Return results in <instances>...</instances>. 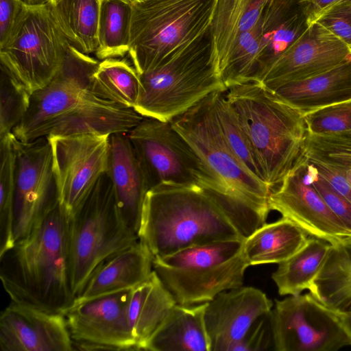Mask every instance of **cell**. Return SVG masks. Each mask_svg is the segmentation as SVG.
Returning a JSON list of instances; mask_svg holds the SVG:
<instances>
[{
	"label": "cell",
	"instance_id": "obj_13",
	"mask_svg": "<svg viewBox=\"0 0 351 351\" xmlns=\"http://www.w3.org/2000/svg\"><path fill=\"white\" fill-rule=\"evenodd\" d=\"M109 134L80 133L48 136L60 206L69 217L107 172Z\"/></svg>",
	"mask_w": 351,
	"mask_h": 351
},
{
	"label": "cell",
	"instance_id": "obj_17",
	"mask_svg": "<svg viewBox=\"0 0 351 351\" xmlns=\"http://www.w3.org/2000/svg\"><path fill=\"white\" fill-rule=\"evenodd\" d=\"M351 60V51L337 36L316 22L273 64L261 83L271 90L306 80Z\"/></svg>",
	"mask_w": 351,
	"mask_h": 351
},
{
	"label": "cell",
	"instance_id": "obj_40",
	"mask_svg": "<svg viewBox=\"0 0 351 351\" xmlns=\"http://www.w3.org/2000/svg\"><path fill=\"white\" fill-rule=\"evenodd\" d=\"M269 315L259 318L231 351L267 350L271 341H273Z\"/></svg>",
	"mask_w": 351,
	"mask_h": 351
},
{
	"label": "cell",
	"instance_id": "obj_41",
	"mask_svg": "<svg viewBox=\"0 0 351 351\" xmlns=\"http://www.w3.org/2000/svg\"><path fill=\"white\" fill-rule=\"evenodd\" d=\"M311 163L313 165L317 173L335 192L351 203V185L348 182L346 171L316 162Z\"/></svg>",
	"mask_w": 351,
	"mask_h": 351
},
{
	"label": "cell",
	"instance_id": "obj_25",
	"mask_svg": "<svg viewBox=\"0 0 351 351\" xmlns=\"http://www.w3.org/2000/svg\"><path fill=\"white\" fill-rule=\"evenodd\" d=\"M176 304L154 270L146 280L131 289L128 319L138 350H143Z\"/></svg>",
	"mask_w": 351,
	"mask_h": 351
},
{
	"label": "cell",
	"instance_id": "obj_2",
	"mask_svg": "<svg viewBox=\"0 0 351 351\" xmlns=\"http://www.w3.org/2000/svg\"><path fill=\"white\" fill-rule=\"evenodd\" d=\"M67 219L58 202L28 235L0 255V278L12 302L61 314L73 304Z\"/></svg>",
	"mask_w": 351,
	"mask_h": 351
},
{
	"label": "cell",
	"instance_id": "obj_1",
	"mask_svg": "<svg viewBox=\"0 0 351 351\" xmlns=\"http://www.w3.org/2000/svg\"><path fill=\"white\" fill-rule=\"evenodd\" d=\"M99 61L70 43L64 62L44 87L31 95L29 108L13 129L15 138L80 133H128L143 118L134 108L109 101L95 90L92 76Z\"/></svg>",
	"mask_w": 351,
	"mask_h": 351
},
{
	"label": "cell",
	"instance_id": "obj_23",
	"mask_svg": "<svg viewBox=\"0 0 351 351\" xmlns=\"http://www.w3.org/2000/svg\"><path fill=\"white\" fill-rule=\"evenodd\" d=\"M206 304H176L143 350L210 351L204 319Z\"/></svg>",
	"mask_w": 351,
	"mask_h": 351
},
{
	"label": "cell",
	"instance_id": "obj_34",
	"mask_svg": "<svg viewBox=\"0 0 351 351\" xmlns=\"http://www.w3.org/2000/svg\"><path fill=\"white\" fill-rule=\"evenodd\" d=\"M304 156L311 162L346 172L351 170V130L324 134L307 132Z\"/></svg>",
	"mask_w": 351,
	"mask_h": 351
},
{
	"label": "cell",
	"instance_id": "obj_30",
	"mask_svg": "<svg viewBox=\"0 0 351 351\" xmlns=\"http://www.w3.org/2000/svg\"><path fill=\"white\" fill-rule=\"evenodd\" d=\"M132 14V0H100L95 56L103 60L128 53Z\"/></svg>",
	"mask_w": 351,
	"mask_h": 351
},
{
	"label": "cell",
	"instance_id": "obj_4",
	"mask_svg": "<svg viewBox=\"0 0 351 351\" xmlns=\"http://www.w3.org/2000/svg\"><path fill=\"white\" fill-rule=\"evenodd\" d=\"M215 92L169 121L222 185L232 207V222L245 239L266 223L271 190L227 143L217 117Z\"/></svg>",
	"mask_w": 351,
	"mask_h": 351
},
{
	"label": "cell",
	"instance_id": "obj_28",
	"mask_svg": "<svg viewBox=\"0 0 351 351\" xmlns=\"http://www.w3.org/2000/svg\"><path fill=\"white\" fill-rule=\"evenodd\" d=\"M308 290L319 302L330 310L351 311V242L331 245Z\"/></svg>",
	"mask_w": 351,
	"mask_h": 351
},
{
	"label": "cell",
	"instance_id": "obj_21",
	"mask_svg": "<svg viewBox=\"0 0 351 351\" xmlns=\"http://www.w3.org/2000/svg\"><path fill=\"white\" fill-rule=\"evenodd\" d=\"M153 258L147 247L138 239L102 261L92 272L74 302L133 289L152 274Z\"/></svg>",
	"mask_w": 351,
	"mask_h": 351
},
{
	"label": "cell",
	"instance_id": "obj_16",
	"mask_svg": "<svg viewBox=\"0 0 351 351\" xmlns=\"http://www.w3.org/2000/svg\"><path fill=\"white\" fill-rule=\"evenodd\" d=\"M307 160L294 168L269 197L270 210L293 221L308 235L332 245L351 242V231L334 214L312 184Z\"/></svg>",
	"mask_w": 351,
	"mask_h": 351
},
{
	"label": "cell",
	"instance_id": "obj_47",
	"mask_svg": "<svg viewBox=\"0 0 351 351\" xmlns=\"http://www.w3.org/2000/svg\"><path fill=\"white\" fill-rule=\"evenodd\" d=\"M305 1H308L309 0H305Z\"/></svg>",
	"mask_w": 351,
	"mask_h": 351
},
{
	"label": "cell",
	"instance_id": "obj_45",
	"mask_svg": "<svg viewBox=\"0 0 351 351\" xmlns=\"http://www.w3.org/2000/svg\"><path fill=\"white\" fill-rule=\"evenodd\" d=\"M346 176H347V178H348V182H349V183H350V185H351V170L348 171L346 172Z\"/></svg>",
	"mask_w": 351,
	"mask_h": 351
},
{
	"label": "cell",
	"instance_id": "obj_15",
	"mask_svg": "<svg viewBox=\"0 0 351 351\" xmlns=\"http://www.w3.org/2000/svg\"><path fill=\"white\" fill-rule=\"evenodd\" d=\"M131 289L73 302L64 312L73 350H138L128 319Z\"/></svg>",
	"mask_w": 351,
	"mask_h": 351
},
{
	"label": "cell",
	"instance_id": "obj_7",
	"mask_svg": "<svg viewBox=\"0 0 351 351\" xmlns=\"http://www.w3.org/2000/svg\"><path fill=\"white\" fill-rule=\"evenodd\" d=\"M140 75L134 109L169 121L210 93L226 90L217 69L210 29L170 60Z\"/></svg>",
	"mask_w": 351,
	"mask_h": 351
},
{
	"label": "cell",
	"instance_id": "obj_38",
	"mask_svg": "<svg viewBox=\"0 0 351 351\" xmlns=\"http://www.w3.org/2000/svg\"><path fill=\"white\" fill-rule=\"evenodd\" d=\"M317 22L340 38L351 51V0L335 4Z\"/></svg>",
	"mask_w": 351,
	"mask_h": 351
},
{
	"label": "cell",
	"instance_id": "obj_46",
	"mask_svg": "<svg viewBox=\"0 0 351 351\" xmlns=\"http://www.w3.org/2000/svg\"><path fill=\"white\" fill-rule=\"evenodd\" d=\"M135 1H143V0H135Z\"/></svg>",
	"mask_w": 351,
	"mask_h": 351
},
{
	"label": "cell",
	"instance_id": "obj_20",
	"mask_svg": "<svg viewBox=\"0 0 351 351\" xmlns=\"http://www.w3.org/2000/svg\"><path fill=\"white\" fill-rule=\"evenodd\" d=\"M106 173L123 220L138 234L143 202L152 185L127 133L110 134Z\"/></svg>",
	"mask_w": 351,
	"mask_h": 351
},
{
	"label": "cell",
	"instance_id": "obj_44",
	"mask_svg": "<svg viewBox=\"0 0 351 351\" xmlns=\"http://www.w3.org/2000/svg\"><path fill=\"white\" fill-rule=\"evenodd\" d=\"M27 5L45 4L48 0H23Z\"/></svg>",
	"mask_w": 351,
	"mask_h": 351
},
{
	"label": "cell",
	"instance_id": "obj_8",
	"mask_svg": "<svg viewBox=\"0 0 351 351\" xmlns=\"http://www.w3.org/2000/svg\"><path fill=\"white\" fill-rule=\"evenodd\" d=\"M67 217L69 274L75 299L95 269L136 242L138 236L123 220L107 173Z\"/></svg>",
	"mask_w": 351,
	"mask_h": 351
},
{
	"label": "cell",
	"instance_id": "obj_31",
	"mask_svg": "<svg viewBox=\"0 0 351 351\" xmlns=\"http://www.w3.org/2000/svg\"><path fill=\"white\" fill-rule=\"evenodd\" d=\"M92 80L95 90L104 98L126 108H134L141 81L131 60L110 58L99 61Z\"/></svg>",
	"mask_w": 351,
	"mask_h": 351
},
{
	"label": "cell",
	"instance_id": "obj_36",
	"mask_svg": "<svg viewBox=\"0 0 351 351\" xmlns=\"http://www.w3.org/2000/svg\"><path fill=\"white\" fill-rule=\"evenodd\" d=\"M307 132L332 134L351 130V100L323 107L304 114Z\"/></svg>",
	"mask_w": 351,
	"mask_h": 351
},
{
	"label": "cell",
	"instance_id": "obj_22",
	"mask_svg": "<svg viewBox=\"0 0 351 351\" xmlns=\"http://www.w3.org/2000/svg\"><path fill=\"white\" fill-rule=\"evenodd\" d=\"M303 114L351 100V60L314 77L272 90Z\"/></svg>",
	"mask_w": 351,
	"mask_h": 351
},
{
	"label": "cell",
	"instance_id": "obj_12",
	"mask_svg": "<svg viewBox=\"0 0 351 351\" xmlns=\"http://www.w3.org/2000/svg\"><path fill=\"white\" fill-rule=\"evenodd\" d=\"M269 316L277 351H336L351 345L337 317L310 293L276 300Z\"/></svg>",
	"mask_w": 351,
	"mask_h": 351
},
{
	"label": "cell",
	"instance_id": "obj_39",
	"mask_svg": "<svg viewBox=\"0 0 351 351\" xmlns=\"http://www.w3.org/2000/svg\"><path fill=\"white\" fill-rule=\"evenodd\" d=\"M28 8L23 0H0V48L8 43Z\"/></svg>",
	"mask_w": 351,
	"mask_h": 351
},
{
	"label": "cell",
	"instance_id": "obj_3",
	"mask_svg": "<svg viewBox=\"0 0 351 351\" xmlns=\"http://www.w3.org/2000/svg\"><path fill=\"white\" fill-rule=\"evenodd\" d=\"M138 235L154 258L193 246L245 239L208 191L169 182L147 191Z\"/></svg>",
	"mask_w": 351,
	"mask_h": 351
},
{
	"label": "cell",
	"instance_id": "obj_9",
	"mask_svg": "<svg viewBox=\"0 0 351 351\" xmlns=\"http://www.w3.org/2000/svg\"><path fill=\"white\" fill-rule=\"evenodd\" d=\"M244 239L193 246L153 258V269L177 304L208 302L242 286L249 267L242 254Z\"/></svg>",
	"mask_w": 351,
	"mask_h": 351
},
{
	"label": "cell",
	"instance_id": "obj_35",
	"mask_svg": "<svg viewBox=\"0 0 351 351\" xmlns=\"http://www.w3.org/2000/svg\"><path fill=\"white\" fill-rule=\"evenodd\" d=\"M31 94L1 68L0 137L12 132L25 116Z\"/></svg>",
	"mask_w": 351,
	"mask_h": 351
},
{
	"label": "cell",
	"instance_id": "obj_32",
	"mask_svg": "<svg viewBox=\"0 0 351 351\" xmlns=\"http://www.w3.org/2000/svg\"><path fill=\"white\" fill-rule=\"evenodd\" d=\"M14 140L12 132L0 137V255L15 243L13 235L16 165Z\"/></svg>",
	"mask_w": 351,
	"mask_h": 351
},
{
	"label": "cell",
	"instance_id": "obj_43",
	"mask_svg": "<svg viewBox=\"0 0 351 351\" xmlns=\"http://www.w3.org/2000/svg\"><path fill=\"white\" fill-rule=\"evenodd\" d=\"M329 309V308H328ZM337 317L341 326L351 339V311L339 312L330 310Z\"/></svg>",
	"mask_w": 351,
	"mask_h": 351
},
{
	"label": "cell",
	"instance_id": "obj_11",
	"mask_svg": "<svg viewBox=\"0 0 351 351\" xmlns=\"http://www.w3.org/2000/svg\"><path fill=\"white\" fill-rule=\"evenodd\" d=\"M69 44L45 4L29 5L12 37L0 48L1 68L32 95L60 70Z\"/></svg>",
	"mask_w": 351,
	"mask_h": 351
},
{
	"label": "cell",
	"instance_id": "obj_14",
	"mask_svg": "<svg viewBox=\"0 0 351 351\" xmlns=\"http://www.w3.org/2000/svg\"><path fill=\"white\" fill-rule=\"evenodd\" d=\"M14 242L28 235L58 203L47 137L29 142L15 138Z\"/></svg>",
	"mask_w": 351,
	"mask_h": 351
},
{
	"label": "cell",
	"instance_id": "obj_19",
	"mask_svg": "<svg viewBox=\"0 0 351 351\" xmlns=\"http://www.w3.org/2000/svg\"><path fill=\"white\" fill-rule=\"evenodd\" d=\"M1 351H71L73 339L63 314L12 302L1 313Z\"/></svg>",
	"mask_w": 351,
	"mask_h": 351
},
{
	"label": "cell",
	"instance_id": "obj_24",
	"mask_svg": "<svg viewBox=\"0 0 351 351\" xmlns=\"http://www.w3.org/2000/svg\"><path fill=\"white\" fill-rule=\"evenodd\" d=\"M266 1H217L210 32L213 57L219 76L237 40L257 24Z\"/></svg>",
	"mask_w": 351,
	"mask_h": 351
},
{
	"label": "cell",
	"instance_id": "obj_29",
	"mask_svg": "<svg viewBox=\"0 0 351 351\" xmlns=\"http://www.w3.org/2000/svg\"><path fill=\"white\" fill-rule=\"evenodd\" d=\"M331 245L314 237L291 257L278 264L271 278L281 295H297L311 286L321 269Z\"/></svg>",
	"mask_w": 351,
	"mask_h": 351
},
{
	"label": "cell",
	"instance_id": "obj_27",
	"mask_svg": "<svg viewBox=\"0 0 351 351\" xmlns=\"http://www.w3.org/2000/svg\"><path fill=\"white\" fill-rule=\"evenodd\" d=\"M45 4L70 45L85 54L95 53L100 0H48Z\"/></svg>",
	"mask_w": 351,
	"mask_h": 351
},
{
	"label": "cell",
	"instance_id": "obj_18",
	"mask_svg": "<svg viewBox=\"0 0 351 351\" xmlns=\"http://www.w3.org/2000/svg\"><path fill=\"white\" fill-rule=\"evenodd\" d=\"M272 307V301L252 287L241 286L217 295L207 302L204 315L210 351H231Z\"/></svg>",
	"mask_w": 351,
	"mask_h": 351
},
{
	"label": "cell",
	"instance_id": "obj_10",
	"mask_svg": "<svg viewBox=\"0 0 351 351\" xmlns=\"http://www.w3.org/2000/svg\"><path fill=\"white\" fill-rule=\"evenodd\" d=\"M127 134L152 187L161 182L197 185L208 191L225 212L232 214L219 181L169 121L143 117Z\"/></svg>",
	"mask_w": 351,
	"mask_h": 351
},
{
	"label": "cell",
	"instance_id": "obj_5",
	"mask_svg": "<svg viewBox=\"0 0 351 351\" xmlns=\"http://www.w3.org/2000/svg\"><path fill=\"white\" fill-rule=\"evenodd\" d=\"M225 93L272 191L306 159L304 114L261 82L234 84Z\"/></svg>",
	"mask_w": 351,
	"mask_h": 351
},
{
	"label": "cell",
	"instance_id": "obj_26",
	"mask_svg": "<svg viewBox=\"0 0 351 351\" xmlns=\"http://www.w3.org/2000/svg\"><path fill=\"white\" fill-rule=\"evenodd\" d=\"M308 234L291 219L264 225L243 241L242 254L248 264H279L295 254L306 242Z\"/></svg>",
	"mask_w": 351,
	"mask_h": 351
},
{
	"label": "cell",
	"instance_id": "obj_33",
	"mask_svg": "<svg viewBox=\"0 0 351 351\" xmlns=\"http://www.w3.org/2000/svg\"><path fill=\"white\" fill-rule=\"evenodd\" d=\"M225 91H216L215 99L217 117L223 135L229 147L246 168L266 182L262 167Z\"/></svg>",
	"mask_w": 351,
	"mask_h": 351
},
{
	"label": "cell",
	"instance_id": "obj_6",
	"mask_svg": "<svg viewBox=\"0 0 351 351\" xmlns=\"http://www.w3.org/2000/svg\"><path fill=\"white\" fill-rule=\"evenodd\" d=\"M217 0H132L128 54L139 74L170 60L210 29Z\"/></svg>",
	"mask_w": 351,
	"mask_h": 351
},
{
	"label": "cell",
	"instance_id": "obj_37",
	"mask_svg": "<svg viewBox=\"0 0 351 351\" xmlns=\"http://www.w3.org/2000/svg\"><path fill=\"white\" fill-rule=\"evenodd\" d=\"M306 171L310 180L334 214L351 231V203L335 192L317 173L313 165L308 160Z\"/></svg>",
	"mask_w": 351,
	"mask_h": 351
},
{
	"label": "cell",
	"instance_id": "obj_42",
	"mask_svg": "<svg viewBox=\"0 0 351 351\" xmlns=\"http://www.w3.org/2000/svg\"><path fill=\"white\" fill-rule=\"evenodd\" d=\"M344 0H309L306 6L307 20L309 26L316 23L328 9Z\"/></svg>",
	"mask_w": 351,
	"mask_h": 351
}]
</instances>
